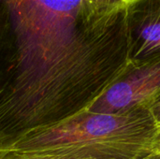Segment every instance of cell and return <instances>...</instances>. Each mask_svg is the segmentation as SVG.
<instances>
[{
    "instance_id": "cell-3",
    "label": "cell",
    "mask_w": 160,
    "mask_h": 159,
    "mask_svg": "<svg viewBox=\"0 0 160 159\" xmlns=\"http://www.w3.org/2000/svg\"><path fill=\"white\" fill-rule=\"evenodd\" d=\"M159 92L160 53L139 64H128L123 73L82 111L119 113L147 108Z\"/></svg>"
},
{
    "instance_id": "cell-1",
    "label": "cell",
    "mask_w": 160,
    "mask_h": 159,
    "mask_svg": "<svg viewBox=\"0 0 160 159\" xmlns=\"http://www.w3.org/2000/svg\"><path fill=\"white\" fill-rule=\"evenodd\" d=\"M17 77L0 115L23 128L85 109L128 65L126 5L110 0H8Z\"/></svg>"
},
{
    "instance_id": "cell-5",
    "label": "cell",
    "mask_w": 160,
    "mask_h": 159,
    "mask_svg": "<svg viewBox=\"0 0 160 159\" xmlns=\"http://www.w3.org/2000/svg\"><path fill=\"white\" fill-rule=\"evenodd\" d=\"M0 159H85L76 156L63 154L38 153H7L0 155Z\"/></svg>"
},
{
    "instance_id": "cell-7",
    "label": "cell",
    "mask_w": 160,
    "mask_h": 159,
    "mask_svg": "<svg viewBox=\"0 0 160 159\" xmlns=\"http://www.w3.org/2000/svg\"><path fill=\"white\" fill-rule=\"evenodd\" d=\"M141 159H160V151L158 150H154L147 156Z\"/></svg>"
},
{
    "instance_id": "cell-9",
    "label": "cell",
    "mask_w": 160,
    "mask_h": 159,
    "mask_svg": "<svg viewBox=\"0 0 160 159\" xmlns=\"http://www.w3.org/2000/svg\"><path fill=\"white\" fill-rule=\"evenodd\" d=\"M119 4H122V5H126L127 3H128V2H130V1H132V0H116Z\"/></svg>"
},
{
    "instance_id": "cell-2",
    "label": "cell",
    "mask_w": 160,
    "mask_h": 159,
    "mask_svg": "<svg viewBox=\"0 0 160 159\" xmlns=\"http://www.w3.org/2000/svg\"><path fill=\"white\" fill-rule=\"evenodd\" d=\"M159 133L146 107L119 113L82 111L1 141L0 155L38 153L85 159H141L156 150Z\"/></svg>"
},
{
    "instance_id": "cell-6",
    "label": "cell",
    "mask_w": 160,
    "mask_h": 159,
    "mask_svg": "<svg viewBox=\"0 0 160 159\" xmlns=\"http://www.w3.org/2000/svg\"><path fill=\"white\" fill-rule=\"evenodd\" d=\"M147 108L160 129V92L153 98Z\"/></svg>"
},
{
    "instance_id": "cell-8",
    "label": "cell",
    "mask_w": 160,
    "mask_h": 159,
    "mask_svg": "<svg viewBox=\"0 0 160 159\" xmlns=\"http://www.w3.org/2000/svg\"><path fill=\"white\" fill-rule=\"evenodd\" d=\"M156 150L160 151V133L157 138V141H156Z\"/></svg>"
},
{
    "instance_id": "cell-4",
    "label": "cell",
    "mask_w": 160,
    "mask_h": 159,
    "mask_svg": "<svg viewBox=\"0 0 160 159\" xmlns=\"http://www.w3.org/2000/svg\"><path fill=\"white\" fill-rule=\"evenodd\" d=\"M128 64L160 53V0H132L126 4Z\"/></svg>"
}]
</instances>
